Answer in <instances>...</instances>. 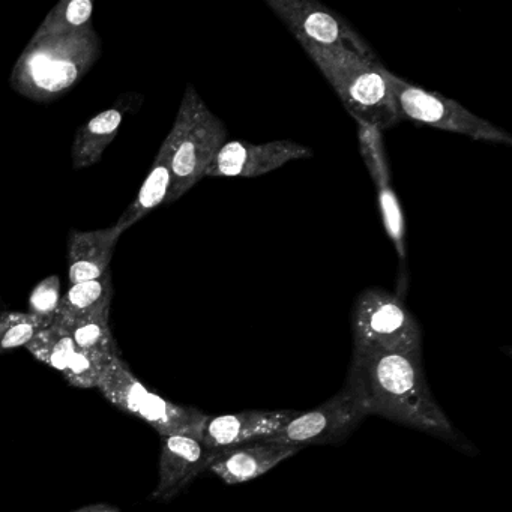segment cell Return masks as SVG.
Returning a JSON list of instances; mask_svg holds the SVG:
<instances>
[{"label":"cell","instance_id":"obj_1","mask_svg":"<svg viewBox=\"0 0 512 512\" xmlns=\"http://www.w3.org/2000/svg\"><path fill=\"white\" fill-rule=\"evenodd\" d=\"M347 380L358 389L368 416L391 419L460 448L466 445L431 394L421 352H353Z\"/></svg>","mask_w":512,"mask_h":512},{"label":"cell","instance_id":"obj_2","mask_svg":"<svg viewBox=\"0 0 512 512\" xmlns=\"http://www.w3.org/2000/svg\"><path fill=\"white\" fill-rule=\"evenodd\" d=\"M100 53L92 23L59 37L32 38L14 67L11 86L29 100H56L86 76Z\"/></svg>","mask_w":512,"mask_h":512},{"label":"cell","instance_id":"obj_3","mask_svg":"<svg viewBox=\"0 0 512 512\" xmlns=\"http://www.w3.org/2000/svg\"><path fill=\"white\" fill-rule=\"evenodd\" d=\"M356 122L385 131L401 121L379 61L337 47L299 41Z\"/></svg>","mask_w":512,"mask_h":512},{"label":"cell","instance_id":"obj_4","mask_svg":"<svg viewBox=\"0 0 512 512\" xmlns=\"http://www.w3.org/2000/svg\"><path fill=\"white\" fill-rule=\"evenodd\" d=\"M169 146L172 187L166 203L176 202L206 178L209 166L227 143V128L188 85L175 124L164 140Z\"/></svg>","mask_w":512,"mask_h":512},{"label":"cell","instance_id":"obj_5","mask_svg":"<svg viewBox=\"0 0 512 512\" xmlns=\"http://www.w3.org/2000/svg\"><path fill=\"white\" fill-rule=\"evenodd\" d=\"M97 389L113 406L143 419L161 437L188 434L199 439L208 416L194 407L181 406L149 391L122 356H113L107 361Z\"/></svg>","mask_w":512,"mask_h":512},{"label":"cell","instance_id":"obj_6","mask_svg":"<svg viewBox=\"0 0 512 512\" xmlns=\"http://www.w3.org/2000/svg\"><path fill=\"white\" fill-rule=\"evenodd\" d=\"M355 352H421L418 320L403 299L380 287L365 289L352 314Z\"/></svg>","mask_w":512,"mask_h":512},{"label":"cell","instance_id":"obj_7","mask_svg":"<svg viewBox=\"0 0 512 512\" xmlns=\"http://www.w3.org/2000/svg\"><path fill=\"white\" fill-rule=\"evenodd\" d=\"M380 71L391 91L401 119L430 125L481 142L512 145V137L505 130L473 115L457 101L412 85L386 70L383 65Z\"/></svg>","mask_w":512,"mask_h":512},{"label":"cell","instance_id":"obj_8","mask_svg":"<svg viewBox=\"0 0 512 512\" xmlns=\"http://www.w3.org/2000/svg\"><path fill=\"white\" fill-rule=\"evenodd\" d=\"M368 416L364 401L352 382L346 380L338 394L308 412H298L268 442L299 446L340 442Z\"/></svg>","mask_w":512,"mask_h":512},{"label":"cell","instance_id":"obj_9","mask_svg":"<svg viewBox=\"0 0 512 512\" xmlns=\"http://www.w3.org/2000/svg\"><path fill=\"white\" fill-rule=\"evenodd\" d=\"M275 16L298 41L320 47H337L370 61H379L361 35L337 13L314 0H266Z\"/></svg>","mask_w":512,"mask_h":512},{"label":"cell","instance_id":"obj_10","mask_svg":"<svg viewBox=\"0 0 512 512\" xmlns=\"http://www.w3.org/2000/svg\"><path fill=\"white\" fill-rule=\"evenodd\" d=\"M313 155L310 148L289 140L254 145L227 142L209 166L208 178H259L280 169L290 161L305 160Z\"/></svg>","mask_w":512,"mask_h":512},{"label":"cell","instance_id":"obj_11","mask_svg":"<svg viewBox=\"0 0 512 512\" xmlns=\"http://www.w3.org/2000/svg\"><path fill=\"white\" fill-rule=\"evenodd\" d=\"M358 124L359 149L368 173L376 185L383 226L394 245L401 266H406V221L397 194L392 187L391 170L386 160L382 131L370 125Z\"/></svg>","mask_w":512,"mask_h":512},{"label":"cell","instance_id":"obj_12","mask_svg":"<svg viewBox=\"0 0 512 512\" xmlns=\"http://www.w3.org/2000/svg\"><path fill=\"white\" fill-rule=\"evenodd\" d=\"M218 452L188 434L161 437L160 476L152 499L169 502L178 496L200 473L209 470Z\"/></svg>","mask_w":512,"mask_h":512},{"label":"cell","instance_id":"obj_13","mask_svg":"<svg viewBox=\"0 0 512 512\" xmlns=\"http://www.w3.org/2000/svg\"><path fill=\"white\" fill-rule=\"evenodd\" d=\"M293 410H245L229 415L206 416L200 442L214 451L263 442L295 418Z\"/></svg>","mask_w":512,"mask_h":512},{"label":"cell","instance_id":"obj_14","mask_svg":"<svg viewBox=\"0 0 512 512\" xmlns=\"http://www.w3.org/2000/svg\"><path fill=\"white\" fill-rule=\"evenodd\" d=\"M301 449L299 446L268 440L247 443L218 452L209 470L226 484H242L265 475L287 458L298 454Z\"/></svg>","mask_w":512,"mask_h":512},{"label":"cell","instance_id":"obj_15","mask_svg":"<svg viewBox=\"0 0 512 512\" xmlns=\"http://www.w3.org/2000/svg\"><path fill=\"white\" fill-rule=\"evenodd\" d=\"M121 236L122 233L115 227L92 232L71 230L68 239V275L71 286L103 277L110 269Z\"/></svg>","mask_w":512,"mask_h":512},{"label":"cell","instance_id":"obj_16","mask_svg":"<svg viewBox=\"0 0 512 512\" xmlns=\"http://www.w3.org/2000/svg\"><path fill=\"white\" fill-rule=\"evenodd\" d=\"M172 187V169H170L169 146L166 142L161 145L157 158L152 164L148 178L143 182L139 194L131 205L125 209L124 214L116 221L115 229L119 233L127 232L137 221L145 218L149 212L166 203Z\"/></svg>","mask_w":512,"mask_h":512},{"label":"cell","instance_id":"obj_17","mask_svg":"<svg viewBox=\"0 0 512 512\" xmlns=\"http://www.w3.org/2000/svg\"><path fill=\"white\" fill-rule=\"evenodd\" d=\"M122 119L124 110L109 109L79 128L73 143L74 170L88 169L100 163L104 151L118 134Z\"/></svg>","mask_w":512,"mask_h":512},{"label":"cell","instance_id":"obj_18","mask_svg":"<svg viewBox=\"0 0 512 512\" xmlns=\"http://www.w3.org/2000/svg\"><path fill=\"white\" fill-rule=\"evenodd\" d=\"M112 269L97 280L73 284L59 302L55 322H71L94 314L107 313L112 307Z\"/></svg>","mask_w":512,"mask_h":512},{"label":"cell","instance_id":"obj_19","mask_svg":"<svg viewBox=\"0 0 512 512\" xmlns=\"http://www.w3.org/2000/svg\"><path fill=\"white\" fill-rule=\"evenodd\" d=\"M70 332L77 349L103 356H121L110 329V311L71 322H56Z\"/></svg>","mask_w":512,"mask_h":512},{"label":"cell","instance_id":"obj_20","mask_svg":"<svg viewBox=\"0 0 512 512\" xmlns=\"http://www.w3.org/2000/svg\"><path fill=\"white\" fill-rule=\"evenodd\" d=\"M26 349L38 359L44 362L49 367L64 373L65 368L70 364L74 352L77 350L76 343L71 338L70 332L53 322L47 328L41 329L31 343L26 346Z\"/></svg>","mask_w":512,"mask_h":512},{"label":"cell","instance_id":"obj_21","mask_svg":"<svg viewBox=\"0 0 512 512\" xmlns=\"http://www.w3.org/2000/svg\"><path fill=\"white\" fill-rule=\"evenodd\" d=\"M91 0H61L41 23L34 38L59 37L91 25Z\"/></svg>","mask_w":512,"mask_h":512},{"label":"cell","instance_id":"obj_22","mask_svg":"<svg viewBox=\"0 0 512 512\" xmlns=\"http://www.w3.org/2000/svg\"><path fill=\"white\" fill-rule=\"evenodd\" d=\"M47 328L32 314L20 311H5L0 314V353L26 347L32 338Z\"/></svg>","mask_w":512,"mask_h":512},{"label":"cell","instance_id":"obj_23","mask_svg":"<svg viewBox=\"0 0 512 512\" xmlns=\"http://www.w3.org/2000/svg\"><path fill=\"white\" fill-rule=\"evenodd\" d=\"M110 358L113 356L97 355V353L77 349L62 374L68 383L77 388H97L104 367Z\"/></svg>","mask_w":512,"mask_h":512},{"label":"cell","instance_id":"obj_24","mask_svg":"<svg viewBox=\"0 0 512 512\" xmlns=\"http://www.w3.org/2000/svg\"><path fill=\"white\" fill-rule=\"evenodd\" d=\"M61 298V281L58 275L47 277L32 290L28 313L40 320L44 326H50L55 322Z\"/></svg>","mask_w":512,"mask_h":512},{"label":"cell","instance_id":"obj_25","mask_svg":"<svg viewBox=\"0 0 512 512\" xmlns=\"http://www.w3.org/2000/svg\"><path fill=\"white\" fill-rule=\"evenodd\" d=\"M74 512H121L116 506L107 505V503H94V505L83 506Z\"/></svg>","mask_w":512,"mask_h":512}]
</instances>
